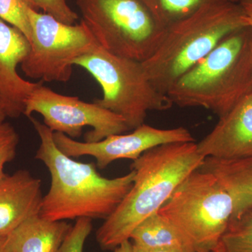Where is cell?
<instances>
[{
  "label": "cell",
  "instance_id": "cell-1",
  "mask_svg": "<svg viewBox=\"0 0 252 252\" xmlns=\"http://www.w3.org/2000/svg\"><path fill=\"white\" fill-rule=\"evenodd\" d=\"M30 119L41 142L35 158L51 175L39 215L54 221L110 216L132 188L135 171L116 178L102 177L94 162L77 161L63 154L55 143L54 132L37 119Z\"/></svg>",
  "mask_w": 252,
  "mask_h": 252
},
{
  "label": "cell",
  "instance_id": "cell-2",
  "mask_svg": "<svg viewBox=\"0 0 252 252\" xmlns=\"http://www.w3.org/2000/svg\"><path fill=\"white\" fill-rule=\"evenodd\" d=\"M205 158L195 142L162 144L132 161L133 185L115 211L97 229L96 239L104 250H114L130 240L134 230L157 213Z\"/></svg>",
  "mask_w": 252,
  "mask_h": 252
},
{
  "label": "cell",
  "instance_id": "cell-3",
  "mask_svg": "<svg viewBox=\"0 0 252 252\" xmlns=\"http://www.w3.org/2000/svg\"><path fill=\"white\" fill-rule=\"evenodd\" d=\"M252 94V28L233 31L180 78L167 94L172 104L220 118Z\"/></svg>",
  "mask_w": 252,
  "mask_h": 252
},
{
  "label": "cell",
  "instance_id": "cell-4",
  "mask_svg": "<svg viewBox=\"0 0 252 252\" xmlns=\"http://www.w3.org/2000/svg\"><path fill=\"white\" fill-rule=\"evenodd\" d=\"M246 26L243 8L229 0L205 6L170 26L156 52L142 63L151 84L167 95L176 81L225 36Z\"/></svg>",
  "mask_w": 252,
  "mask_h": 252
},
{
  "label": "cell",
  "instance_id": "cell-5",
  "mask_svg": "<svg viewBox=\"0 0 252 252\" xmlns=\"http://www.w3.org/2000/svg\"><path fill=\"white\" fill-rule=\"evenodd\" d=\"M197 252H216L233 213L229 193L211 173L193 172L158 212Z\"/></svg>",
  "mask_w": 252,
  "mask_h": 252
},
{
  "label": "cell",
  "instance_id": "cell-6",
  "mask_svg": "<svg viewBox=\"0 0 252 252\" xmlns=\"http://www.w3.org/2000/svg\"><path fill=\"white\" fill-rule=\"evenodd\" d=\"M77 4L99 45L115 56L143 63L166 34L144 0H77Z\"/></svg>",
  "mask_w": 252,
  "mask_h": 252
},
{
  "label": "cell",
  "instance_id": "cell-7",
  "mask_svg": "<svg viewBox=\"0 0 252 252\" xmlns=\"http://www.w3.org/2000/svg\"><path fill=\"white\" fill-rule=\"evenodd\" d=\"M74 65L85 69L103 92L96 104L120 116L134 130L144 124L150 111L163 112L172 106L166 95L154 89L142 63L111 54L98 45Z\"/></svg>",
  "mask_w": 252,
  "mask_h": 252
},
{
  "label": "cell",
  "instance_id": "cell-8",
  "mask_svg": "<svg viewBox=\"0 0 252 252\" xmlns=\"http://www.w3.org/2000/svg\"><path fill=\"white\" fill-rule=\"evenodd\" d=\"M31 50L21 69L28 77L46 82H67L75 60L92 52L98 43L81 20L69 25L30 8Z\"/></svg>",
  "mask_w": 252,
  "mask_h": 252
},
{
  "label": "cell",
  "instance_id": "cell-9",
  "mask_svg": "<svg viewBox=\"0 0 252 252\" xmlns=\"http://www.w3.org/2000/svg\"><path fill=\"white\" fill-rule=\"evenodd\" d=\"M34 113L40 114L50 130L72 139L80 137L83 128L89 126L92 130L86 134L87 142H99L130 130L124 119L95 102L58 94L41 84L25 103L23 114L30 119Z\"/></svg>",
  "mask_w": 252,
  "mask_h": 252
},
{
  "label": "cell",
  "instance_id": "cell-10",
  "mask_svg": "<svg viewBox=\"0 0 252 252\" xmlns=\"http://www.w3.org/2000/svg\"><path fill=\"white\" fill-rule=\"evenodd\" d=\"M54 138L60 150L67 157H94L96 165L102 170L121 159L134 161L147 151L162 144L195 142L185 127L161 129L145 124L131 133L110 135L99 142H79L61 132H54Z\"/></svg>",
  "mask_w": 252,
  "mask_h": 252
},
{
  "label": "cell",
  "instance_id": "cell-11",
  "mask_svg": "<svg viewBox=\"0 0 252 252\" xmlns=\"http://www.w3.org/2000/svg\"><path fill=\"white\" fill-rule=\"evenodd\" d=\"M31 50V43L17 28L0 19V94L8 117L23 114L25 103L30 94L41 82L25 80L17 68Z\"/></svg>",
  "mask_w": 252,
  "mask_h": 252
},
{
  "label": "cell",
  "instance_id": "cell-12",
  "mask_svg": "<svg viewBox=\"0 0 252 252\" xmlns=\"http://www.w3.org/2000/svg\"><path fill=\"white\" fill-rule=\"evenodd\" d=\"M197 146L205 158L239 160L252 157V94L220 118Z\"/></svg>",
  "mask_w": 252,
  "mask_h": 252
},
{
  "label": "cell",
  "instance_id": "cell-13",
  "mask_svg": "<svg viewBox=\"0 0 252 252\" xmlns=\"http://www.w3.org/2000/svg\"><path fill=\"white\" fill-rule=\"evenodd\" d=\"M41 181L18 170L0 181V235H9L28 219L40 213Z\"/></svg>",
  "mask_w": 252,
  "mask_h": 252
},
{
  "label": "cell",
  "instance_id": "cell-14",
  "mask_svg": "<svg viewBox=\"0 0 252 252\" xmlns=\"http://www.w3.org/2000/svg\"><path fill=\"white\" fill-rule=\"evenodd\" d=\"M199 170L215 176L229 193L233 203L231 220L252 210V157L239 160H220L207 157Z\"/></svg>",
  "mask_w": 252,
  "mask_h": 252
},
{
  "label": "cell",
  "instance_id": "cell-15",
  "mask_svg": "<svg viewBox=\"0 0 252 252\" xmlns=\"http://www.w3.org/2000/svg\"><path fill=\"white\" fill-rule=\"evenodd\" d=\"M72 225L50 220L40 215L31 217L9 235L13 252H58Z\"/></svg>",
  "mask_w": 252,
  "mask_h": 252
},
{
  "label": "cell",
  "instance_id": "cell-16",
  "mask_svg": "<svg viewBox=\"0 0 252 252\" xmlns=\"http://www.w3.org/2000/svg\"><path fill=\"white\" fill-rule=\"evenodd\" d=\"M130 240L148 251L165 248L195 250L180 230L158 212L143 220L132 232Z\"/></svg>",
  "mask_w": 252,
  "mask_h": 252
},
{
  "label": "cell",
  "instance_id": "cell-17",
  "mask_svg": "<svg viewBox=\"0 0 252 252\" xmlns=\"http://www.w3.org/2000/svg\"><path fill=\"white\" fill-rule=\"evenodd\" d=\"M223 1L227 0H144L166 29L205 6Z\"/></svg>",
  "mask_w": 252,
  "mask_h": 252
},
{
  "label": "cell",
  "instance_id": "cell-18",
  "mask_svg": "<svg viewBox=\"0 0 252 252\" xmlns=\"http://www.w3.org/2000/svg\"><path fill=\"white\" fill-rule=\"evenodd\" d=\"M218 252H252V209L230 220Z\"/></svg>",
  "mask_w": 252,
  "mask_h": 252
},
{
  "label": "cell",
  "instance_id": "cell-19",
  "mask_svg": "<svg viewBox=\"0 0 252 252\" xmlns=\"http://www.w3.org/2000/svg\"><path fill=\"white\" fill-rule=\"evenodd\" d=\"M30 8L34 9L28 0H0V19L19 30L31 43L32 32L28 16Z\"/></svg>",
  "mask_w": 252,
  "mask_h": 252
},
{
  "label": "cell",
  "instance_id": "cell-20",
  "mask_svg": "<svg viewBox=\"0 0 252 252\" xmlns=\"http://www.w3.org/2000/svg\"><path fill=\"white\" fill-rule=\"evenodd\" d=\"M92 220L89 218L77 219L58 252H84L86 240L92 231Z\"/></svg>",
  "mask_w": 252,
  "mask_h": 252
},
{
  "label": "cell",
  "instance_id": "cell-21",
  "mask_svg": "<svg viewBox=\"0 0 252 252\" xmlns=\"http://www.w3.org/2000/svg\"><path fill=\"white\" fill-rule=\"evenodd\" d=\"M19 136L9 123L0 124V181L6 176L4 166L16 158Z\"/></svg>",
  "mask_w": 252,
  "mask_h": 252
},
{
  "label": "cell",
  "instance_id": "cell-22",
  "mask_svg": "<svg viewBox=\"0 0 252 252\" xmlns=\"http://www.w3.org/2000/svg\"><path fill=\"white\" fill-rule=\"evenodd\" d=\"M34 10L44 13L66 24H75L79 16L71 9L67 0H28Z\"/></svg>",
  "mask_w": 252,
  "mask_h": 252
},
{
  "label": "cell",
  "instance_id": "cell-23",
  "mask_svg": "<svg viewBox=\"0 0 252 252\" xmlns=\"http://www.w3.org/2000/svg\"><path fill=\"white\" fill-rule=\"evenodd\" d=\"M239 4L243 8L249 26L252 28V0H242Z\"/></svg>",
  "mask_w": 252,
  "mask_h": 252
},
{
  "label": "cell",
  "instance_id": "cell-24",
  "mask_svg": "<svg viewBox=\"0 0 252 252\" xmlns=\"http://www.w3.org/2000/svg\"><path fill=\"white\" fill-rule=\"evenodd\" d=\"M0 252H13L9 235H0Z\"/></svg>",
  "mask_w": 252,
  "mask_h": 252
},
{
  "label": "cell",
  "instance_id": "cell-25",
  "mask_svg": "<svg viewBox=\"0 0 252 252\" xmlns=\"http://www.w3.org/2000/svg\"><path fill=\"white\" fill-rule=\"evenodd\" d=\"M114 252H133V244L127 240L114 249Z\"/></svg>",
  "mask_w": 252,
  "mask_h": 252
},
{
  "label": "cell",
  "instance_id": "cell-26",
  "mask_svg": "<svg viewBox=\"0 0 252 252\" xmlns=\"http://www.w3.org/2000/svg\"><path fill=\"white\" fill-rule=\"evenodd\" d=\"M8 117L7 112L1 94H0V124L5 122L6 118Z\"/></svg>",
  "mask_w": 252,
  "mask_h": 252
},
{
  "label": "cell",
  "instance_id": "cell-27",
  "mask_svg": "<svg viewBox=\"0 0 252 252\" xmlns=\"http://www.w3.org/2000/svg\"><path fill=\"white\" fill-rule=\"evenodd\" d=\"M192 250H187L182 248H165L153 250L151 252H189Z\"/></svg>",
  "mask_w": 252,
  "mask_h": 252
},
{
  "label": "cell",
  "instance_id": "cell-28",
  "mask_svg": "<svg viewBox=\"0 0 252 252\" xmlns=\"http://www.w3.org/2000/svg\"><path fill=\"white\" fill-rule=\"evenodd\" d=\"M133 244V243H132ZM133 252H151L148 250H144L143 248H141L140 247L137 246L133 244Z\"/></svg>",
  "mask_w": 252,
  "mask_h": 252
},
{
  "label": "cell",
  "instance_id": "cell-29",
  "mask_svg": "<svg viewBox=\"0 0 252 252\" xmlns=\"http://www.w3.org/2000/svg\"><path fill=\"white\" fill-rule=\"evenodd\" d=\"M230 1H233V2L239 3L242 0H230Z\"/></svg>",
  "mask_w": 252,
  "mask_h": 252
},
{
  "label": "cell",
  "instance_id": "cell-30",
  "mask_svg": "<svg viewBox=\"0 0 252 252\" xmlns=\"http://www.w3.org/2000/svg\"><path fill=\"white\" fill-rule=\"evenodd\" d=\"M195 252V250H192V251H190V252Z\"/></svg>",
  "mask_w": 252,
  "mask_h": 252
},
{
  "label": "cell",
  "instance_id": "cell-31",
  "mask_svg": "<svg viewBox=\"0 0 252 252\" xmlns=\"http://www.w3.org/2000/svg\"><path fill=\"white\" fill-rule=\"evenodd\" d=\"M216 252H218L217 251Z\"/></svg>",
  "mask_w": 252,
  "mask_h": 252
}]
</instances>
